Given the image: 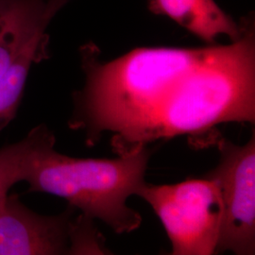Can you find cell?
Here are the masks:
<instances>
[{
    "label": "cell",
    "instance_id": "8",
    "mask_svg": "<svg viewBox=\"0 0 255 255\" xmlns=\"http://www.w3.org/2000/svg\"><path fill=\"white\" fill-rule=\"evenodd\" d=\"M148 9L173 20L210 45L219 36L237 40L244 28L243 18L237 22L215 0H149Z\"/></svg>",
    "mask_w": 255,
    "mask_h": 255
},
{
    "label": "cell",
    "instance_id": "6",
    "mask_svg": "<svg viewBox=\"0 0 255 255\" xmlns=\"http://www.w3.org/2000/svg\"><path fill=\"white\" fill-rule=\"evenodd\" d=\"M74 210L43 216L8 196L0 208V255H70Z\"/></svg>",
    "mask_w": 255,
    "mask_h": 255
},
{
    "label": "cell",
    "instance_id": "4",
    "mask_svg": "<svg viewBox=\"0 0 255 255\" xmlns=\"http://www.w3.org/2000/svg\"><path fill=\"white\" fill-rule=\"evenodd\" d=\"M136 196L164 226L173 255L217 254L223 205L219 184L207 176L173 184L146 182Z\"/></svg>",
    "mask_w": 255,
    "mask_h": 255
},
{
    "label": "cell",
    "instance_id": "2",
    "mask_svg": "<svg viewBox=\"0 0 255 255\" xmlns=\"http://www.w3.org/2000/svg\"><path fill=\"white\" fill-rule=\"evenodd\" d=\"M243 21L237 40L205 47L155 120L146 145L179 135L200 136L224 123H255V20L249 15Z\"/></svg>",
    "mask_w": 255,
    "mask_h": 255
},
{
    "label": "cell",
    "instance_id": "5",
    "mask_svg": "<svg viewBox=\"0 0 255 255\" xmlns=\"http://www.w3.org/2000/svg\"><path fill=\"white\" fill-rule=\"evenodd\" d=\"M219 162L205 176L219 184L223 215L217 253L255 254V135L244 145L216 139Z\"/></svg>",
    "mask_w": 255,
    "mask_h": 255
},
{
    "label": "cell",
    "instance_id": "1",
    "mask_svg": "<svg viewBox=\"0 0 255 255\" xmlns=\"http://www.w3.org/2000/svg\"><path fill=\"white\" fill-rule=\"evenodd\" d=\"M204 51L205 46L139 47L106 62L96 45L82 46L85 83L74 99L73 127L86 130L90 145L105 131L114 133L117 154L146 146L155 120Z\"/></svg>",
    "mask_w": 255,
    "mask_h": 255
},
{
    "label": "cell",
    "instance_id": "10",
    "mask_svg": "<svg viewBox=\"0 0 255 255\" xmlns=\"http://www.w3.org/2000/svg\"><path fill=\"white\" fill-rule=\"evenodd\" d=\"M48 41L47 35L29 46L0 79V130L15 116L32 65L47 58Z\"/></svg>",
    "mask_w": 255,
    "mask_h": 255
},
{
    "label": "cell",
    "instance_id": "9",
    "mask_svg": "<svg viewBox=\"0 0 255 255\" xmlns=\"http://www.w3.org/2000/svg\"><path fill=\"white\" fill-rule=\"evenodd\" d=\"M55 141L53 132L43 124L18 142L0 148V208L9 189L17 182L27 181L39 155Z\"/></svg>",
    "mask_w": 255,
    "mask_h": 255
},
{
    "label": "cell",
    "instance_id": "7",
    "mask_svg": "<svg viewBox=\"0 0 255 255\" xmlns=\"http://www.w3.org/2000/svg\"><path fill=\"white\" fill-rule=\"evenodd\" d=\"M72 0H0V79Z\"/></svg>",
    "mask_w": 255,
    "mask_h": 255
},
{
    "label": "cell",
    "instance_id": "3",
    "mask_svg": "<svg viewBox=\"0 0 255 255\" xmlns=\"http://www.w3.org/2000/svg\"><path fill=\"white\" fill-rule=\"evenodd\" d=\"M151 151L140 146L117 158H74L50 143L37 158L27 181L31 191L64 199L86 218L100 219L115 233L129 234L142 218L128 200L146 183Z\"/></svg>",
    "mask_w": 255,
    "mask_h": 255
}]
</instances>
